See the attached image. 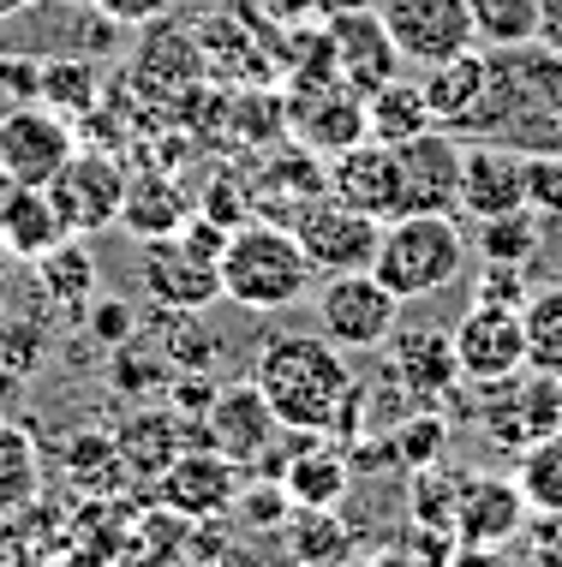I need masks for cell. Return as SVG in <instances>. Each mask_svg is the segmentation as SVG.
Here are the masks:
<instances>
[{"label": "cell", "mask_w": 562, "mask_h": 567, "mask_svg": "<svg viewBox=\"0 0 562 567\" xmlns=\"http://www.w3.org/2000/svg\"><path fill=\"white\" fill-rule=\"evenodd\" d=\"M479 42L491 49H527L539 30V0H467Z\"/></svg>", "instance_id": "cell-41"}, {"label": "cell", "mask_w": 562, "mask_h": 567, "mask_svg": "<svg viewBox=\"0 0 562 567\" xmlns=\"http://www.w3.org/2000/svg\"><path fill=\"white\" fill-rule=\"evenodd\" d=\"M454 549H461V544H454L449 532H425V526H413L401 544L377 549L366 567H449V561H454Z\"/></svg>", "instance_id": "cell-44"}, {"label": "cell", "mask_w": 562, "mask_h": 567, "mask_svg": "<svg viewBox=\"0 0 562 567\" xmlns=\"http://www.w3.org/2000/svg\"><path fill=\"white\" fill-rule=\"evenodd\" d=\"M234 514L246 519L252 532H282L287 514H294V502H287L282 478H246V489H239V502H234Z\"/></svg>", "instance_id": "cell-46"}, {"label": "cell", "mask_w": 562, "mask_h": 567, "mask_svg": "<svg viewBox=\"0 0 562 567\" xmlns=\"http://www.w3.org/2000/svg\"><path fill=\"white\" fill-rule=\"evenodd\" d=\"M329 197L366 209L377 221H395V150L377 137H359L354 150L329 156Z\"/></svg>", "instance_id": "cell-24"}, {"label": "cell", "mask_w": 562, "mask_h": 567, "mask_svg": "<svg viewBox=\"0 0 562 567\" xmlns=\"http://www.w3.org/2000/svg\"><path fill=\"white\" fill-rule=\"evenodd\" d=\"M144 49L132 54V79L126 90L132 96H150V102H180L192 96L197 79H204V42L192 37V30H180L168 19L144 24Z\"/></svg>", "instance_id": "cell-18"}, {"label": "cell", "mask_w": 562, "mask_h": 567, "mask_svg": "<svg viewBox=\"0 0 562 567\" xmlns=\"http://www.w3.org/2000/svg\"><path fill=\"white\" fill-rule=\"evenodd\" d=\"M282 532H287V544H294V561L341 567L354 556V526L341 519V508H294Z\"/></svg>", "instance_id": "cell-33"}, {"label": "cell", "mask_w": 562, "mask_h": 567, "mask_svg": "<svg viewBox=\"0 0 562 567\" xmlns=\"http://www.w3.org/2000/svg\"><path fill=\"white\" fill-rule=\"evenodd\" d=\"M527 209V156H514L503 144H473L461 150V204L454 216L467 221H497Z\"/></svg>", "instance_id": "cell-20"}, {"label": "cell", "mask_w": 562, "mask_h": 567, "mask_svg": "<svg viewBox=\"0 0 562 567\" xmlns=\"http://www.w3.org/2000/svg\"><path fill=\"white\" fill-rule=\"evenodd\" d=\"M0 311H7V269H0Z\"/></svg>", "instance_id": "cell-56"}, {"label": "cell", "mask_w": 562, "mask_h": 567, "mask_svg": "<svg viewBox=\"0 0 562 567\" xmlns=\"http://www.w3.org/2000/svg\"><path fill=\"white\" fill-rule=\"evenodd\" d=\"M294 567H317V561H294Z\"/></svg>", "instance_id": "cell-58"}, {"label": "cell", "mask_w": 562, "mask_h": 567, "mask_svg": "<svg viewBox=\"0 0 562 567\" xmlns=\"http://www.w3.org/2000/svg\"><path fill=\"white\" fill-rule=\"evenodd\" d=\"M491 406H484V431L503 442L509 454H521L527 442L562 431V382L539 371H514L503 382H484Z\"/></svg>", "instance_id": "cell-15"}, {"label": "cell", "mask_w": 562, "mask_h": 567, "mask_svg": "<svg viewBox=\"0 0 562 567\" xmlns=\"http://www.w3.org/2000/svg\"><path fill=\"white\" fill-rule=\"evenodd\" d=\"M192 216V197L186 186L168 174V167H150V174H126V197H120V227L132 239H168L180 234Z\"/></svg>", "instance_id": "cell-27"}, {"label": "cell", "mask_w": 562, "mask_h": 567, "mask_svg": "<svg viewBox=\"0 0 562 567\" xmlns=\"http://www.w3.org/2000/svg\"><path fill=\"white\" fill-rule=\"evenodd\" d=\"M204 442H210L204 419H186V412H174V406H139V412H126L120 431H114V449L126 460L132 484H156L180 454L204 449Z\"/></svg>", "instance_id": "cell-16"}, {"label": "cell", "mask_w": 562, "mask_h": 567, "mask_svg": "<svg viewBox=\"0 0 562 567\" xmlns=\"http://www.w3.org/2000/svg\"><path fill=\"white\" fill-rule=\"evenodd\" d=\"M0 90L19 102H37V60H0Z\"/></svg>", "instance_id": "cell-53"}, {"label": "cell", "mask_w": 562, "mask_h": 567, "mask_svg": "<svg viewBox=\"0 0 562 567\" xmlns=\"http://www.w3.org/2000/svg\"><path fill=\"white\" fill-rule=\"evenodd\" d=\"M144 502H132V496H84L79 508L67 514V526H60V561L67 567H114V556L132 544V532H139Z\"/></svg>", "instance_id": "cell-19"}, {"label": "cell", "mask_w": 562, "mask_h": 567, "mask_svg": "<svg viewBox=\"0 0 562 567\" xmlns=\"http://www.w3.org/2000/svg\"><path fill=\"white\" fill-rule=\"evenodd\" d=\"M30 7H37V0H0V24L19 19V12H30Z\"/></svg>", "instance_id": "cell-55"}, {"label": "cell", "mask_w": 562, "mask_h": 567, "mask_svg": "<svg viewBox=\"0 0 562 567\" xmlns=\"http://www.w3.org/2000/svg\"><path fill=\"white\" fill-rule=\"evenodd\" d=\"M389 377L413 394L419 406L443 401V394L461 382V364H454V341L443 329H395L389 334Z\"/></svg>", "instance_id": "cell-23"}, {"label": "cell", "mask_w": 562, "mask_h": 567, "mask_svg": "<svg viewBox=\"0 0 562 567\" xmlns=\"http://www.w3.org/2000/svg\"><path fill=\"white\" fill-rule=\"evenodd\" d=\"M37 102H49V109L67 114V120L96 114V102H102V72L90 66V60H79V54L42 60V66H37Z\"/></svg>", "instance_id": "cell-34"}, {"label": "cell", "mask_w": 562, "mask_h": 567, "mask_svg": "<svg viewBox=\"0 0 562 567\" xmlns=\"http://www.w3.org/2000/svg\"><path fill=\"white\" fill-rule=\"evenodd\" d=\"M42 359H49V334H42V323H30V317H7V323H0V371H7V377H30Z\"/></svg>", "instance_id": "cell-45"}, {"label": "cell", "mask_w": 562, "mask_h": 567, "mask_svg": "<svg viewBox=\"0 0 562 567\" xmlns=\"http://www.w3.org/2000/svg\"><path fill=\"white\" fill-rule=\"evenodd\" d=\"M539 216L533 209H521V216H497V221H479V251L484 264H533L539 257Z\"/></svg>", "instance_id": "cell-42"}, {"label": "cell", "mask_w": 562, "mask_h": 567, "mask_svg": "<svg viewBox=\"0 0 562 567\" xmlns=\"http://www.w3.org/2000/svg\"><path fill=\"white\" fill-rule=\"evenodd\" d=\"M37 496H42V454L24 431L7 424V431H0V519L30 508Z\"/></svg>", "instance_id": "cell-37"}, {"label": "cell", "mask_w": 562, "mask_h": 567, "mask_svg": "<svg viewBox=\"0 0 562 567\" xmlns=\"http://www.w3.org/2000/svg\"><path fill=\"white\" fill-rule=\"evenodd\" d=\"M67 7H90V0H67Z\"/></svg>", "instance_id": "cell-57"}, {"label": "cell", "mask_w": 562, "mask_h": 567, "mask_svg": "<svg viewBox=\"0 0 562 567\" xmlns=\"http://www.w3.org/2000/svg\"><path fill=\"white\" fill-rule=\"evenodd\" d=\"M329 54H336V79L354 84L359 96H371L377 84H389L401 72V49L389 42V24L377 12L354 7V12H329Z\"/></svg>", "instance_id": "cell-21"}, {"label": "cell", "mask_w": 562, "mask_h": 567, "mask_svg": "<svg viewBox=\"0 0 562 567\" xmlns=\"http://www.w3.org/2000/svg\"><path fill=\"white\" fill-rule=\"evenodd\" d=\"M139 281L156 311H197L204 317L210 305L222 299V264L204 251H192L180 234L168 239H144V257H139Z\"/></svg>", "instance_id": "cell-12"}, {"label": "cell", "mask_w": 562, "mask_h": 567, "mask_svg": "<svg viewBox=\"0 0 562 567\" xmlns=\"http://www.w3.org/2000/svg\"><path fill=\"white\" fill-rule=\"evenodd\" d=\"M329 192V167L324 156H311L306 144L299 150H282L269 167H257L252 179V216H269V221H294L311 197Z\"/></svg>", "instance_id": "cell-26"}, {"label": "cell", "mask_w": 562, "mask_h": 567, "mask_svg": "<svg viewBox=\"0 0 562 567\" xmlns=\"http://www.w3.org/2000/svg\"><path fill=\"white\" fill-rule=\"evenodd\" d=\"M294 454L282 460V489L294 508H341L354 466H347V442L336 436H311V431H287Z\"/></svg>", "instance_id": "cell-22"}, {"label": "cell", "mask_w": 562, "mask_h": 567, "mask_svg": "<svg viewBox=\"0 0 562 567\" xmlns=\"http://www.w3.org/2000/svg\"><path fill=\"white\" fill-rule=\"evenodd\" d=\"M491 60H484L479 49H467V54H449V60H437V66H425V102H431V120L443 132L454 126H473L479 109H484V96H491Z\"/></svg>", "instance_id": "cell-25"}, {"label": "cell", "mask_w": 562, "mask_h": 567, "mask_svg": "<svg viewBox=\"0 0 562 567\" xmlns=\"http://www.w3.org/2000/svg\"><path fill=\"white\" fill-rule=\"evenodd\" d=\"M60 466H67V478L84 489V496H114L120 484H132L126 460L114 449V431H72L60 442Z\"/></svg>", "instance_id": "cell-32"}, {"label": "cell", "mask_w": 562, "mask_h": 567, "mask_svg": "<svg viewBox=\"0 0 562 567\" xmlns=\"http://www.w3.org/2000/svg\"><path fill=\"white\" fill-rule=\"evenodd\" d=\"M371 275L389 287L401 305L431 299L467 275V234L454 216H395L384 221Z\"/></svg>", "instance_id": "cell-3"}, {"label": "cell", "mask_w": 562, "mask_h": 567, "mask_svg": "<svg viewBox=\"0 0 562 567\" xmlns=\"http://www.w3.org/2000/svg\"><path fill=\"white\" fill-rule=\"evenodd\" d=\"M454 364H461V382H503L514 371H527V329H521V311L514 305H479L454 323Z\"/></svg>", "instance_id": "cell-13"}, {"label": "cell", "mask_w": 562, "mask_h": 567, "mask_svg": "<svg viewBox=\"0 0 562 567\" xmlns=\"http://www.w3.org/2000/svg\"><path fill=\"white\" fill-rule=\"evenodd\" d=\"M395 150V216H454L461 204V144L431 126Z\"/></svg>", "instance_id": "cell-6"}, {"label": "cell", "mask_w": 562, "mask_h": 567, "mask_svg": "<svg viewBox=\"0 0 562 567\" xmlns=\"http://www.w3.org/2000/svg\"><path fill=\"white\" fill-rule=\"evenodd\" d=\"M533 42L551 60H562V0H539V30H533Z\"/></svg>", "instance_id": "cell-52"}, {"label": "cell", "mask_w": 562, "mask_h": 567, "mask_svg": "<svg viewBox=\"0 0 562 567\" xmlns=\"http://www.w3.org/2000/svg\"><path fill=\"white\" fill-rule=\"evenodd\" d=\"M449 567H503V561H497L491 549H454V561H449Z\"/></svg>", "instance_id": "cell-54"}, {"label": "cell", "mask_w": 562, "mask_h": 567, "mask_svg": "<svg viewBox=\"0 0 562 567\" xmlns=\"http://www.w3.org/2000/svg\"><path fill=\"white\" fill-rule=\"evenodd\" d=\"M514 484H521V496H527V514H562V431L551 436H539V442H527L521 454H514V472H509Z\"/></svg>", "instance_id": "cell-35"}, {"label": "cell", "mask_w": 562, "mask_h": 567, "mask_svg": "<svg viewBox=\"0 0 562 567\" xmlns=\"http://www.w3.org/2000/svg\"><path fill=\"white\" fill-rule=\"evenodd\" d=\"M454 496H461V472H449L443 460L437 466H419L413 484H407V502H413V526L425 532H449L454 538Z\"/></svg>", "instance_id": "cell-40"}, {"label": "cell", "mask_w": 562, "mask_h": 567, "mask_svg": "<svg viewBox=\"0 0 562 567\" xmlns=\"http://www.w3.org/2000/svg\"><path fill=\"white\" fill-rule=\"evenodd\" d=\"M60 526L67 514L54 502H30V508L0 519V567H54L60 561Z\"/></svg>", "instance_id": "cell-30"}, {"label": "cell", "mask_w": 562, "mask_h": 567, "mask_svg": "<svg viewBox=\"0 0 562 567\" xmlns=\"http://www.w3.org/2000/svg\"><path fill=\"white\" fill-rule=\"evenodd\" d=\"M533 299V287H527V269L521 264H484V275H479V305H521Z\"/></svg>", "instance_id": "cell-49"}, {"label": "cell", "mask_w": 562, "mask_h": 567, "mask_svg": "<svg viewBox=\"0 0 562 567\" xmlns=\"http://www.w3.org/2000/svg\"><path fill=\"white\" fill-rule=\"evenodd\" d=\"M49 197L60 209V221H67V234H102V227L120 221V197H126V167H120L114 150H96V144H79L72 150V162L60 167L49 179Z\"/></svg>", "instance_id": "cell-9"}, {"label": "cell", "mask_w": 562, "mask_h": 567, "mask_svg": "<svg viewBox=\"0 0 562 567\" xmlns=\"http://www.w3.org/2000/svg\"><path fill=\"white\" fill-rule=\"evenodd\" d=\"M79 150V126L49 102H12L0 114V186H49Z\"/></svg>", "instance_id": "cell-5"}, {"label": "cell", "mask_w": 562, "mask_h": 567, "mask_svg": "<svg viewBox=\"0 0 562 567\" xmlns=\"http://www.w3.org/2000/svg\"><path fill=\"white\" fill-rule=\"evenodd\" d=\"M401 329V299L371 269H341L317 287V334L341 352H377Z\"/></svg>", "instance_id": "cell-4"}, {"label": "cell", "mask_w": 562, "mask_h": 567, "mask_svg": "<svg viewBox=\"0 0 562 567\" xmlns=\"http://www.w3.org/2000/svg\"><path fill=\"white\" fill-rule=\"evenodd\" d=\"M521 329H527V371L562 382V281L533 287V299L521 305Z\"/></svg>", "instance_id": "cell-36"}, {"label": "cell", "mask_w": 562, "mask_h": 567, "mask_svg": "<svg viewBox=\"0 0 562 567\" xmlns=\"http://www.w3.org/2000/svg\"><path fill=\"white\" fill-rule=\"evenodd\" d=\"M527 209L544 221H562V150L527 156Z\"/></svg>", "instance_id": "cell-47"}, {"label": "cell", "mask_w": 562, "mask_h": 567, "mask_svg": "<svg viewBox=\"0 0 562 567\" xmlns=\"http://www.w3.org/2000/svg\"><path fill=\"white\" fill-rule=\"evenodd\" d=\"M252 382L264 389L282 431H311V436H336V442L359 436L366 389L354 382L347 352L329 347L324 334H276V341H264Z\"/></svg>", "instance_id": "cell-1"}, {"label": "cell", "mask_w": 562, "mask_h": 567, "mask_svg": "<svg viewBox=\"0 0 562 567\" xmlns=\"http://www.w3.org/2000/svg\"><path fill=\"white\" fill-rule=\"evenodd\" d=\"M0 431H7V412H0Z\"/></svg>", "instance_id": "cell-59"}, {"label": "cell", "mask_w": 562, "mask_h": 567, "mask_svg": "<svg viewBox=\"0 0 562 567\" xmlns=\"http://www.w3.org/2000/svg\"><path fill=\"white\" fill-rule=\"evenodd\" d=\"M311 264L287 221H239L222 245V299L239 311H287L311 293Z\"/></svg>", "instance_id": "cell-2"}, {"label": "cell", "mask_w": 562, "mask_h": 567, "mask_svg": "<svg viewBox=\"0 0 562 567\" xmlns=\"http://www.w3.org/2000/svg\"><path fill=\"white\" fill-rule=\"evenodd\" d=\"M239 489H246V466L204 442V449H186L156 484H150V502H162L168 514L197 526V519H227L234 514Z\"/></svg>", "instance_id": "cell-10"}, {"label": "cell", "mask_w": 562, "mask_h": 567, "mask_svg": "<svg viewBox=\"0 0 562 567\" xmlns=\"http://www.w3.org/2000/svg\"><path fill=\"white\" fill-rule=\"evenodd\" d=\"M60 239H67V221H60L49 186H0V251L37 264Z\"/></svg>", "instance_id": "cell-28"}, {"label": "cell", "mask_w": 562, "mask_h": 567, "mask_svg": "<svg viewBox=\"0 0 562 567\" xmlns=\"http://www.w3.org/2000/svg\"><path fill=\"white\" fill-rule=\"evenodd\" d=\"M84 323H90V334H96L102 347H126L132 334H139V317H132L126 299H90Z\"/></svg>", "instance_id": "cell-48"}, {"label": "cell", "mask_w": 562, "mask_h": 567, "mask_svg": "<svg viewBox=\"0 0 562 567\" xmlns=\"http://www.w3.org/2000/svg\"><path fill=\"white\" fill-rule=\"evenodd\" d=\"M377 19L389 24V42L401 49L407 66H437V60H449V54L479 49L467 0H384Z\"/></svg>", "instance_id": "cell-11"}, {"label": "cell", "mask_w": 562, "mask_h": 567, "mask_svg": "<svg viewBox=\"0 0 562 567\" xmlns=\"http://www.w3.org/2000/svg\"><path fill=\"white\" fill-rule=\"evenodd\" d=\"M527 496L503 472H461V496H454V544L461 549H503L527 532Z\"/></svg>", "instance_id": "cell-14"}, {"label": "cell", "mask_w": 562, "mask_h": 567, "mask_svg": "<svg viewBox=\"0 0 562 567\" xmlns=\"http://www.w3.org/2000/svg\"><path fill=\"white\" fill-rule=\"evenodd\" d=\"M366 126H371L377 144H407V137L431 132L437 120H431V102H425V84L401 79V72H395L389 84H377L366 96Z\"/></svg>", "instance_id": "cell-31"}, {"label": "cell", "mask_w": 562, "mask_h": 567, "mask_svg": "<svg viewBox=\"0 0 562 567\" xmlns=\"http://www.w3.org/2000/svg\"><path fill=\"white\" fill-rule=\"evenodd\" d=\"M527 556L533 567H562V514H539L527 532Z\"/></svg>", "instance_id": "cell-51"}, {"label": "cell", "mask_w": 562, "mask_h": 567, "mask_svg": "<svg viewBox=\"0 0 562 567\" xmlns=\"http://www.w3.org/2000/svg\"><path fill=\"white\" fill-rule=\"evenodd\" d=\"M294 239L299 251H306V264L317 275H341V269H371L377 257V239H384V221L366 216V209L341 204V197H311L306 209H299L294 221Z\"/></svg>", "instance_id": "cell-7"}, {"label": "cell", "mask_w": 562, "mask_h": 567, "mask_svg": "<svg viewBox=\"0 0 562 567\" xmlns=\"http://www.w3.org/2000/svg\"><path fill=\"white\" fill-rule=\"evenodd\" d=\"M287 126H294V137L311 150V156H341V150H354L359 137H371L366 126V96H359L354 84L341 79H294V90H287Z\"/></svg>", "instance_id": "cell-8"}, {"label": "cell", "mask_w": 562, "mask_h": 567, "mask_svg": "<svg viewBox=\"0 0 562 567\" xmlns=\"http://www.w3.org/2000/svg\"><path fill=\"white\" fill-rule=\"evenodd\" d=\"M30 269H37V281H42V293H49L54 311H90V299H96V257H90V239L67 234Z\"/></svg>", "instance_id": "cell-29"}, {"label": "cell", "mask_w": 562, "mask_h": 567, "mask_svg": "<svg viewBox=\"0 0 562 567\" xmlns=\"http://www.w3.org/2000/svg\"><path fill=\"white\" fill-rule=\"evenodd\" d=\"M168 7L174 0H90V12H102V19L120 24V30H144V24L168 19Z\"/></svg>", "instance_id": "cell-50"}, {"label": "cell", "mask_w": 562, "mask_h": 567, "mask_svg": "<svg viewBox=\"0 0 562 567\" xmlns=\"http://www.w3.org/2000/svg\"><path fill=\"white\" fill-rule=\"evenodd\" d=\"M204 431H210V449H222L239 466H264V454H276V442L287 436L257 382H227V389H216V401L204 412Z\"/></svg>", "instance_id": "cell-17"}, {"label": "cell", "mask_w": 562, "mask_h": 567, "mask_svg": "<svg viewBox=\"0 0 562 567\" xmlns=\"http://www.w3.org/2000/svg\"><path fill=\"white\" fill-rule=\"evenodd\" d=\"M389 442H395V454H401V466H437L443 460V449H449V424H443V412L437 406H413L401 424L389 431Z\"/></svg>", "instance_id": "cell-43"}, {"label": "cell", "mask_w": 562, "mask_h": 567, "mask_svg": "<svg viewBox=\"0 0 562 567\" xmlns=\"http://www.w3.org/2000/svg\"><path fill=\"white\" fill-rule=\"evenodd\" d=\"M168 377H174V364L162 359V347L150 341V334L139 329L126 347H114V359H109V382H114V394H126V401H144L150 389H168Z\"/></svg>", "instance_id": "cell-38"}, {"label": "cell", "mask_w": 562, "mask_h": 567, "mask_svg": "<svg viewBox=\"0 0 562 567\" xmlns=\"http://www.w3.org/2000/svg\"><path fill=\"white\" fill-rule=\"evenodd\" d=\"M174 567H264V561H257V549L227 519H197L186 532V544H180Z\"/></svg>", "instance_id": "cell-39"}]
</instances>
